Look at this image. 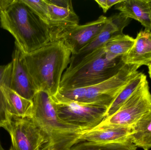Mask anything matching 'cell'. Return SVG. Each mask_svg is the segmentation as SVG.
<instances>
[{
  "mask_svg": "<svg viewBox=\"0 0 151 150\" xmlns=\"http://www.w3.org/2000/svg\"><path fill=\"white\" fill-rule=\"evenodd\" d=\"M122 60L125 64L148 66L151 62L150 32L141 31L135 38L134 45L127 54L122 56Z\"/></svg>",
  "mask_w": 151,
  "mask_h": 150,
  "instance_id": "obj_15",
  "label": "cell"
},
{
  "mask_svg": "<svg viewBox=\"0 0 151 150\" xmlns=\"http://www.w3.org/2000/svg\"><path fill=\"white\" fill-rule=\"evenodd\" d=\"M12 70V62L7 65L0 66V86L4 85L9 88Z\"/></svg>",
  "mask_w": 151,
  "mask_h": 150,
  "instance_id": "obj_23",
  "label": "cell"
},
{
  "mask_svg": "<svg viewBox=\"0 0 151 150\" xmlns=\"http://www.w3.org/2000/svg\"><path fill=\"white\" fill-rule=\"evenodd\" d=\"M147 150V149H146V150Z\"/></svg>",
  "mask_w": 151,
  "mask_h": 150,
  "instance_id": "obj_30",
  "label": "cell"
},
{
  "mask_svg": "<svg viewBox=\"0 0 151 150\" xmlns=\"http://www.w3.org/2000/svg\"><path fill=\"white\" fill-rule=\"evenodd\" d=\"M12 63V70L9 88L24 98L32 100L37 91L27 69L24 53L16 42Z\"/></svg>",
  "mask_w": 151,
  "mask_h": 150,
  "instance_id": "obj_12",
  "label": "cell"
},
{
  "mask_svg": "<svg viewBox=\"0 0 151 150\" xmlns=\"http://www.w3.org/2000/svg\"><path fill=\"white\" fill-rule=\"evenodd\" d=\"M58 150L52 149V150Z\"/></svg>",
  "mask_w": 151,
  "mask_h": 150,
  "instance_id": "obj_29",
  "label": "cell"
},
{
  "mask_svg": "<svg viewBox=\"0 0 151 150\" xmlns=\"http://www.w3.org/2000/svg\"><path fill=\"white\" fill-rule=\"evenodd\" d=\"M14 0H0V14L5 11Z\"/></svg>",
  "mask_w": 151,
  "mask_h": 150,
  "instance_id": "obj_24",
  "label": "cell"
},
{
  "mask_svg": "<svg viewBox=\"0 0 151 150\" xmlns=\"http://www.w3.org/2000/svg\"><path fill=\"white\" fill-rule=\"evenodd\" d=\"M32 101V119L48 137L51 150H70L81 142L80 138L85 131L58 118L54 102L47 93L37 92Z\"/></svg>",
  "mask_w": 151,
  "mask_h": 150,
  "instance_id": "obj_3",
  "label": "cell"
},
{
  "mask_svg": "<svg viewBox=\"0 0 151 150\" xmlns=\"http://www.w3.org/2000/svg\"><path fill=\"white\" fill-rule=\"evenodd\" d=\"M148 69H149V74L150 75V78L151 80V62L150 63L149 65L148 66Z\"/></svg>",
  "mask_w": 151,
  "mask_h": 150,
  "instance_id": "obj_27",
  "label": "cell"
},
{
  "mask_svg": "<svg viewBox=\"0 0 151 150\" xmlns=\"http://www.w3.org/2000/svg\"><path fill=\"white\" fill-rule=\"evenodd\" d=\"M129 21L130 18L127 17L121 12L108 17L104 27L96 38L79 53L71 55L67 69L74 68L84 57L104 46L113 37L122 34L123 29L128 25Z\"/></svg>",
  "mask_w": 151,
  "mask_h": 150,
  "instance_id": "obj_10",
  "label": "cell"
},
{
  "mask_svg": "<svg viewBox=\"0 0 151 150\" xmlns=\"http://www.w3.org/2000/svg\"><path fill=\"white\" fill-rule=\"evenodd\" d=\"M134 42L135 38L123 33L113 37L104 45L106 54L110 59L122 57L129 53Z\"/></svg>",
  "mask_w": 151,
  "mask_h": 150,
  "instance_id": "obj_18",
  "label": "cell"
},
{
  "mask_svg": "<svg viewBox=\"0 0 151 150\" xmlns=\"http://www.w3.org/2000/svg\"><path fill=\"white\" fill-rule=\"evenodd\" d=\"M133 128L113 124H100L84 132L80 138L81 142L108 143L127 141L130 139Z\"/></svg>",
  "mask_w": 151,
  "mask_h": 150,
  "instance_id": "obj_13",
  "label": "cell"
},
{
  "mask_svg": "<svg viewBox=\"0 0 151 150\" xmlns=\"http://www.w3.org/2000/svg\"><path fill=\"white\" fill-rule=\"evenodd\" d=\"M71 55L62 39L24 54L25 64L37 92H44L51 97L58 92L62 76L70 64Z\"/></svg>",
  "mask_w": 151,
  "mask_h": 150,
  "instance_id": "obj_1",
  "label": "cell"
},
{
  "mask_svg": "<svg viewBox=\"0 0 151 150\" xmlns=\"http://www.w3.org/2000/svg\"><path fill=\"white\" fill-rule=\"evenodd\" d=\"M108 17L101 16L96 20L78 26L65 35L62 40L70 50L72 55L79 53L101 32Z\"/></svg>",
  "mask_w": 151,
  "mask_h": 150,
  "instance_id": "obj_11",
  "label": "cell"
},
{
  "mask_svg": "<svg viewBox=\"0 0 151 150\" xmlns=\"http://www.w3.org/2000/svg\"><path fill=\"white\" fill-rule=\"evenodd\" d=\"M130 139L137 148L144 150L151 149V112L133 127Z\"/></svg>",
  "mask_w": 151,
  "mask_h": 150,
  "instance_id": "obj_17",
  "label": "cell"
},
{
  "mask_svg": "<svg viewBox=\"0 0 151 150\" xmlns=\"http://www.w3.org/2000/svg\"><path fill=\"white\" fill-rule=\"evenodd\" d=\"M0 150H5L2 146L1 144V140H0Z\"/></svg>",
  "mask_w": 151,
  "mask_h": 150,
  "instance_id": "obj_28",
  "label": "cell"
},
{
  "mask_svg": "<svg viewBox=\"0 0 151 150\" xmlns=\"http://www.w3.org/2000/svg\"><path fill=\"white\" fill-rule=\"evenodd\" d=\"M54 104L57 114L60 119L84 131L101 124L105 119L107 110L104 107L92 104L75 102H54Z\"/></svg>",
  "mask_w": 151,
  "mask_h": 150,
  "instance_id": "obj_8",
  "label": "cell"
},
{
  "mask_svg": "<svg viewBox=\"0 0 151 150\" xmlns=\"http://www.w3.org/2000/svg\"><path fill=\"white\" fill-rule=\"evenodd\" d=\"M137 148L129 139L123 141L108 143L83 142L74 145L70 150H137Z\"/></svg>",
  "mask_w": 151,
  "mask_h": 150,
  "instance_id": "obj_20",
  "label": "cell"
},
{
  "mask_svg": "<svg viewBox=\"0 0 151 150\" xmlns=\"http://www.w3.org/2000/svg\"><path fill=\"white\" fill-rule=\"evenodd\" d=\"M0 24L13 36L24 54L51 42L47 26L22 0H14L0 14Z\"/></svg>",
  "mask_w": 151,
  "mask_h": 150,
  "instance_id": "obj_2",
  "label": "cell"
},
{
  "mask_svg": "<svg viewBox=\"0 0 151 150\" xmlns=\"http://www.w3.org/2000/svg\"><path fill=\"white\" fill-rule=\"evenodd\" d=\"M150 32H151V31H150Z\"/></svg>",
  "mask_w": 151,
  "mask_h": 150,
  "instance_id": "obj_31",
  "label": "cell"
},
{
  "mask_svg": "<svg viewBox=\"0 0 151 150\" xmlns=\"http://www.w3.org/2000/svg\"><path fill=\"white\" fill-rule=\"evenodd\" d=\"M125 64L122 56L109 59L104 45L84 57L74 68L66 69L59 90L96 85L116 75Z\"/></svg>",
  "mask_w": 151,
  "mask_h": 150,
  "instance_id": "obj_4",
  "label": "cell"
},
{
  "mask_svg": "<svg viewBox=\"0 0 151 150\" xmlns=\"http://www.w3.org/2000/svg\"><path fill=\"white\" fill-rule=\"evenodd\" d=\"M47 26L48 8L47 0H22Z\"/></svg>",
  "mask_w": 151,
  "mask_h": 150,
  "instance_id": "obj_21",
  "label": "cell"
},
{
  "mask_svg": "<svg viewBox=\"0 0 151 150\" xmlns=\"http://www.w3.org/2000/svg\"><path fill=\"white\" fill-rule=\"evenodd\" d=\"M11 137L9 150H51L49 139L32 118L11 115L6 129Z\"/></svg>",
  "mask_w": 151,
  "mask_h": 150,
  "instance_id": "obj_6",
  "label": "cell"
},
{
  "mask_svg": "<svg viewBox=\"0 0 151 150\" xmlns=\"http://www.w3.org/2000/svg\"><path fill=\"white\" fill-rule=\"evenodd\" d=\"M146 80H147L146 75L138 71L111 104L106 112L105 119L115 114L131 96L137 87Z\"/></svg>",
  "mask_w": 151,
  "mask_h": 150,
  "instance_id": "obj_19",
  "label": "cell"
},
{
  "mask_svg": "<svg viewBox=\"0 0 151 150\" xmlns=\"http://www.w3.org/2000/svg\"><path fill=\"white\" fill-rule=\"evenodd\" d=\"M122 1V0H106L109 9L114 5H116L117 4L121 2Z\"/></svg>",
  "mask_w": 151,
  "mask_h": 150,
  "instance_id": "obj_26",
  "label": "cell"
},
{
  "mask_svg": "<svg viewBox=\"0 0 151 150\" xmlns=\"http://www.w3.org/2000/svg\"><path fill=\"white\" fill-rule=\"evenodd\" d=\"M127 17L137 20L150 32L151 28V0H122L115 6Z\"/></svg>",
  "mask_w": 151,
  "mask_h": 150,
  "instance_id": "obj_14",
  "label": "cell"
},
{
  "mask_svg": "<svg viewBox=\"0 0 151 150\" xmlns=\"http://www.w3.org/2000/svg\"><path fill=\"white\" fill-rule=\"evenodd\" d=\"M6 99L8 111L12 115L20 118H32L33 103L7 86H0Z\"/></svg>",
  "mask_w": 151,
  "mask_h": 150,
  "instance_id": "obj_16",
  "label": "cell"
},
{
  "mask_svg": "<svg viewBox=\"0 0 151 150\" xmlns=\"http://www.w3.org/2000/svg\"><path fill=\"white\" fill-rule=\"evenodd\" d=\"M139 65L126 64L108 80L89 87L78 88V103L109 108L128 83L138 73Z\"/></svg>",
  "mask_w": 151,
  "mask_h": 150,
  "instance_id": "obj_5",
  "label": "cell"
},
{
  "mask_svg": "<svg viewBox=\"0 0 151 150\" xmlns=\"http://www.w3.org/2000/svg\"><path fill=\"white\" fill-rule=\"evenodd\" d=\"M11 114L8 111L6 99L0 87V127L6 130L9 123Z\"/></svg>",
  "mask_w": 151,
  "mask_h": 150,
  "instance_id": "obj_22",
  "label": "cell"
},
{
  "mask_svg": "<svg viewBox=\"0 0 151 150\" xmlns=\"http://www.w3.org/2000/svg\"><path fill=\"white\" fill-rule=\"evenodd\" d=\"M151 112V93L147 80L141 84L120 109L101 124L133 127Z\"/></svg>",
  "mask_w": 151,
  "mask_h": 150,
  "instance_id": "obj_7",
  "label": "cell"
},
{
  "mask_svg": "<svg viewBox=\"0 0 151 150\" xmlns=\"http://www.w3.org/2000/svg\"><path fill=\"white\" fill-rule=\"evenodd\" d=\"M96 2L99 7L102 8L104 13L106 12L109 9L106 0H96Z\"/></svg>",
  "mask_w": 151,
  "mask_h": 150,
  "instance_id": "obj_25",
  "label": "cell"
},
{
  "mask_svg": "<svg viewBox=\"0 0 151 150\" xmlns=\"http://www.w3.org/2000/svg\"><path fill=\"white\" fill-rule=\"evenodd\" d=\"M51 42L61 40L78 26L79 18L74 11L71 1L47 0Z\"/></svg>",
  "mask_w": 151,
  "mask_h": 150,
  "instance_id": "obj_9",
  "label": "cell"
}]
</instances>
